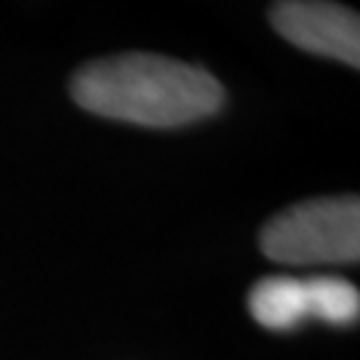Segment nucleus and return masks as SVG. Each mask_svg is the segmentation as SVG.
Returning a JSON list of instances; mask_svg holds the SVG:
<instances>
[{
  "label": "nucleus",
  "mask_w": 360,
  "mask_h": 360,
  "mask_svg": "<svg viewBox=\"0 0 360 360\" xmlns=\"http://www.w3.org/2000/svg\"><path fill=\"white\" fill-rule=\"evenodd\" d=\"M262 254L281 264H345L360 257L355 195L321 198L281 211L262 230Z\"/></svg>",
  "instance_id": "nucleus-2"
},
{
  "label": "nucleus",
  "mask_w": 360,
  "mask_h": 360,
  "mask_svg": "<svg viewBox=\"0 0 360 360\" xmlns=\"http://www.w3.org/2000/svg\"><path fill=\"white\" fill-rule=\"evenodd\" d=\"M272 27L296 49L360 67V19L336 3L288 0L270 8Z\"/></svg>",
  "instance_id": "nucleus-4"
},
{
  "label": "nucleus",
  "mask_w": 360,
  "mask_h": 360,
  "mask_svg": "<svg viewBox=\"0 0 360 360\" xmlns=\"http://www.w3.org/2000/svg\"><path fill=\"white\" fill-rule=\"evenodd\" d=\"M72 99L94 115L147 129H176L214 115L224 89L203 67L160 53H120L72 77Z\"/></svg>",
  "instance_id": "nucleus-1"
},
{
  "label": "nucleus",
  "mask_w": 360,
  "mask_h": 360,
  "mask_svg": "<svg viewBox=\"0 0 360 360\" xmlns=\"http://www.w3.org/2000/svg\"><path fill=\"white\" fill-rule=\"evenodd\" d=\"M248 309L254 321L270 331H291L309 318L349 326L360 315V294L349 281L336 275H270L251 288Z\"/></svg>",
  "instance_id": "nucleus-3"
}]
</instances>
